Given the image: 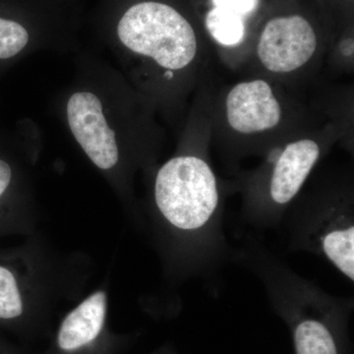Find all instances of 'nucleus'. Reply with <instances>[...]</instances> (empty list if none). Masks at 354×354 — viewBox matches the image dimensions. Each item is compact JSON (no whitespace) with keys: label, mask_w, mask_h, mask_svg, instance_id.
I'll use <instances>...</instances> for the list:
<instances>
[{"label":"nucleus","mask_w":354,"mask_h":354,"mask_svg":"<svg viewBox=\"0 0 354 354\" xmlns=\"http://www.w3.org/2000/svg\"><path fill=\"white\" fill-rule=\"evenodd\" d=\"M29 41L27 30L14 21L0 18V59L19 55Z\"/></svg>","instance_id":"f8f14e48"},{"label":"nucleus","mask_w":354,"mask_h":354,"mask_svg":"<svg viewBox=\"0 0 354 354\" xmlns=\"http://www.w3.org/2000/svg\"><path fill=\"white\" fill-rule=\"evenodd\" d=\"M72 134L99 169H113L120 160L115 133L109 127L101 100L91 92L75 93L66 106Z\"/></svg>","instance_id":"0eeeda50"},{"label":"nucleus","mask_w":354,"mask_h":354,"mask_svg":"<svg viewBox=\"0 0 354 354\" xmlns=\"http://www.w3.org/2000/svg\"><path fill=\"white\" fill-rule=\"evenodd\" d=\"M11 178H12V171H11L10 165L4 160H0V197L8 188Z\"/></svg>","instance_id":"4468645a"},{"label":"nucleus","mask_w":354,"mask_h":354,"mask_svg":"<svg viewBox=\"0 0 354 354\" xmlns=\"http://www.w3.org/2000/svg\"><path fill=\"white\" fill-rule=\"evenodd\" d=\"M269 293L276 306L290 317L295 354H339L327 319L337 306L334 298L295 274L277 279Z\"/></svg>","instance_id":"7ed1b4c3"},{"label":"nucleus","mask_w":354,"mask_h":354,"mask_svg":"<svg viewBox=\"0 0 354 354\" xmlns=\"http://www.w3.org/2000/svg\"><path fill=\"white\" fill-rule=\"evenodd\" d=\"M206 25L211 36L223 46H236L245 34L243 17L221 7L209 11Z\"/></svg>","instance_id":"9d476101"},{"label":"nucleus","mask_w":354,"mask_h":354,"mask_svg":"<svg viewBox=\"0 0 354 354\" xmlns=\"http://www.w3.org/2000/svg\"><path fill=\"white\" fill-rule=\"evenodd\" d=\"M106 295L97 291L84 300L64 319L58 344L64 351H75L97 339L106 320Z\"/></svg>","instance_id":"1a4fd4ad"},{"label":"nucleus","mask_w":354,"mask_h":354,"mask_svg":"<svg viewBox=\"0 0 354 354\" xmlns=\"http://www.w3.org/2000/svg\"><path fill=\"white\" fill-rule=\"evenodd\" d=\"M297 243L329 261L349 281L354 279V225L349 207L330 205L300 220Z\"/></svg>","instance_id":"39448f33"},{"label":"nucleus","mask_w":354,"mask_h":354,"mask_svg":"<svg viewBox=\"0 0 354 354\" xmlns=\"http://www.w3.org/2000/svg\"><path fill=\"white\" fill-rule=\"evenodd\" d=\"M318 48L313 26L304 16H277L268 21L257 44V57L265 69L288 74L308 64Z\"/></svg>","instance_id":"423d86ee"},{"label":"nucleus","mask_w":354,"mask_h":354,"mask_svg":"<svg viewBox=\"0 0 354 354\" xmlns=\"http://www.w3.org/2000/svg\"><path fill=\"white\" fill-rule=\"evenodd\" d=\"M321 157V147L313 139L290 142L272 160L257 201L249 209L250 220L270 225L279 221L283 209L297 196Z\"/></svg>","instance_id":"20e7f679"},{"label":"nucleus","mask_w":354,"mask_h":354,"mask_svg":"<svg viewBox=\"0 0 354 354\" xmlns=\"http://www.w3.org/2000/svg\"><path fill=\"white\" fill-rule=\"evenodd\" d=\"M23 313L17 281L7 268L0 266V319H14Z\"/></svg>","instance_id":"9b49d317"},{"label":"nucleus","mask_w":354,"mask_h":354,"mask_svg":"<svg viewBox=\"0 0 354 354\" xmlns=\"http://www.w3.org/2000/svg\"><path fill=\"white\" fill-rule=\"evenodd\" d=\"M225 116L235 132L251 135L278 127L283 109L271 85L256 79L230 88L225 99Z\"/></svg>","instance_id":"6e6552de"},{"label":"nucleus","mask_w":354,"mask_h":354,"mask_svg":"<svg viewBox=\"0 0 354 354\" xmlns=\"http://www.w3.org/2000/svg\"><path fill=\"white\" fill-rule=\"evenodd\" d=\"M155 203L169 227L193 247L200 269L218 259L225 247L221 195L204 158L184 155L167 160L156 176Z\"/></svg>","instance_id":"f257e3e1"},{"label":"nucleus","mask_w":354,"mask_h":354,"mask_svg":"<svg viewBox=\"0 0 354 354\" xmlns=\"http://www.w3.org/2000/svg\"><path fill=\"white\" fill-rule=\"evenodd\" d=\"M214 6L227 9L244 18L252 13L258 6V0H213Z\"/></svg>","instance_id":"ddd939ff"},{"label":"nucleus","mask_w":354,"mask_h":354,"mask_svg":"<svg viewBox=\"0 0 354 354\" xmlns=\"http://www.w3.org/2000/svg\"><path fill=\"white\" fill-rule=\"evenodd\" d=\"M118 35L128 50L169 71L185 69L198 55L196 32L189 21L160 2L130 7L118 23Z\"/></svg>","instance_id":"f03ea898"}]
</instances>
